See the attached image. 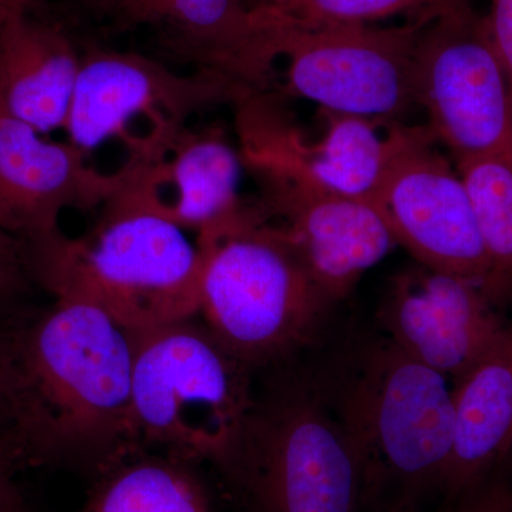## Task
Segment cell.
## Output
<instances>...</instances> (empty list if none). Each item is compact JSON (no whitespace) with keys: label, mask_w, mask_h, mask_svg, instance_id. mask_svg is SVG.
I'll return each instance as SVG.
<instances>
[{"label":"cell","mask_w":512,"mask_h":512,"mask_svg":"<svg viewBox=\"0 0 512 512\" xmlns=\"http://www.w3.org/2000/svg\"><path fill=\"white\" fill-rule=\"evenodd\" d=\"M0 436L10 437L8 366H6L5 335L2 329H0Z\"/></svg>","instance_id":"484cf974"},{"label":"cell","mask_w":512,"mask_h":512,"mask_svg":"<svg viewBox=\"0 0 512 512\" xmlns=\"http://www.w3.org/2000/svg\"><path fill=\"white\" fill-rule=\"evenodd\" d=\"M248 5L251 6L252 9L256 8H268V6L275 5L279 0H247Z\"/></svg>","instance_id":"83f0119b"},{"label":"cell","mask_w":512,"mask_h":512,"mask_svg":"<svg viewBox=\"0 0 512 512\" xmlns=\"http://www.w3.org/2000/svg\"><path fill=\"white\" fill-rule=\"evenodd\" d=\"M195 318L130 333L133 453L217 466L247 416V365Z\"/></svg>","instance_id":"8992f818"},{"label":"cell","mask_w":512,"mask_h":512,"mask_svg":"<svg viewBox=\"0 0 512 512\" xmlns=\"http://www.w3.org/2000/svg\"><path fill=\"white\" fill-rule=\"evenodd\" d=\"M0 512H30L28 501L13 480V474H0Z\"/></svg>","instance_id":"d4e9b609"},{"label":"cell","mask_w":512,"mask_h":512,"mask_svg":"<svg viewBox=\"0 0 512 512\" xmlns=\"http://www.w3.org/2000/svg\"><path fill=\"white\" fill-rule=\"evenodd\" d=\"M242 167L241 153L220 130L185 128L161 160L147 163V173L171 220L200 235L244 208L238 195Z\"/></svg>","instance_id":"ac0fdd59"},{"label":"cell","mask_w":512,"mask_h":512,"mask_svg":"<svg viewBox=\"0 0 512 512\" xmlns=\"http://www.w3.org/2000/svg\"><path fill=\"white\" fill-rule=\"evenodd\" d=\"M497 305L478 282L420 265L390 282L379 322L403 353L457 383L507 329Z\"/></svg>","instance_id":"4fadbf2b"},{"label":"cell","mask_w":512,"mask_h":512,"mask_svg":"<svg viewBox=\"0 0 512 512\" xmlns=\"http://www.w3.org/2000/svg\"><path fill=\"white\" fill-rule=\"evenodd\" d=\"M389 136L390 160L373 205L397 245L421 266L476 281L494 298L490 258L460 173L426 126L396 124Z\"/></svg>","instance_id":"9c48e42d"},{"label":"cell","mask_w":512,"mask_h":512,"mask_svg":"<svg viewBox=\"0 0 512 512\" xmlns=\"http://www.w3.org/2000/svg\"><path fill=\"white\" fill-rule=\"evenodd\" d=\"M272 376L215 466L239 510L359 512V454L318 376Z\"/></svg>","instance_id":"277c9868"},{"label":"cell","mask_w":512,"mask_h":512,"mask_svg":"<svg viewBox=\"0 0 512 512\" xmlns=\"http://www.w3.org/2000/svg\"><path fill=\"white\" fill-rule=\"evenodd\" d=\"M261 190L259 210L288 235L332 305L352 292L397 242L370 202L346 197L275 165L242 161Z\"/></svg>","instance_id":"8fae6325"},{"label":"cell","mask_w":512,"mask_h":512,"mask_svg":"<svg viewBox=\"0 0 512 512\" xmlns=\"http://www.w3.org/2000/svg\"><path fill=\"white\" fill-rule=\"evenodd\" d=\"M443 512H512V487L501 478L491 477Z\"/></svg>","instance_id":"603a6c76"},{"label":"cell","mask_w":512,"mask_h":512,"mask_svg":"<svg viewBox=\"0 0 512 512\" xmlns=\"http://www.w3.org/2000/svg\"><path fill=\"white\" fill-rule=\"evenodd\" d=\"M126 175V164L101 173L69 141L49 140L0 107V228L26 249L60 237L64 211L100 210Z\"/></svg>","instance_id":"5bb4252c"},{"label":"cell","mask_w":512,"mask_h":512,"mask_svg":"<svg viewBox=\"0 0 512 512\" xmlns=\"http://www.w3.org/2000/svg\"><path fill=\"white\" fill-rule=\"evenodd\" d=\"M437 18L423 13L389 28L369 23L281 30V57L288 60L286 90L328 113L397 120L417 106V47L424 29Z\"/></svg>","instance_id":"ba28073f"},{"label":"cell","mask_w":512,"mask_h":512,"mask_svg":"<svg viewBox=\"0 0 512 512\" xmlns=\"http://www.w3.org/2000/svg\"><path fill=\"white\" fill-rule=\"evenodd\" d=\"M119 191L82 237L28 248L37 286L99 308L128 332L200 315L201 255L171 220L147 173L128 158Z\"/></svg>","instance_id":"7a4b0ae2"},{"label":"cell","mask_w":512,"mask_h":512,"mask_svg":"<svg viewBox=\"0 0 512 512\" xmlns=\"http://www.w3.org/2000/svg\"><path fill=\"white\" fill-rule=\"evenodd\" d=\"M493 271L495 301L512 289V156L457 161Z\"/></svg>","instance_id":"ffe728a7"},{"label":"cell","mask_w":512,"mask_h":512,"mask_svg":"<svg viewBox=\"0 0 512 512\" xmlns=\"http://www.w3.org/2000/svg\"><path fill=\"white\" fill-rule=\"evenodd\" d=\"M84 2V5H86V8L90 10V12H92V10L94 9V6L97 5V3H99V0H83Z\"/></svg>","instance_id":"f1b7e54d"},{"label":"cell","mask_w":512,"mask_h":512,"mask_svg":"<svg viewBox=\"0 0 512 512\" xmlns=\"http://www.w3.org/2000/svg\"><path fill=\"white\" fill-rule=\"evenodd\" d=\"M200 315L252 372L284 365L315 338L332 303L288 235L258 205L197 235Z\"/></svg>","instance_id":"5b68a950"},{"label":"cell","mask_w":512,"mask_h":512,"mask_svg":"<svg viewBox=\"0 0 512 512\" xmlns=\"http://www.w3.org/2000/svg\"><path fill=\"white\" fill-rule=\"evenodd\" d=\"M20 468H23V461L15 441L0 436V474H15Z\"/></svg>","instance_id":"4316f807"},{"label":"cell","mask_w":512,"mask_h":512,"mask_svg":"<svg viewBox=\"0 0 512 512\" xmlns=\"http://www.w3.org/2000/svg\"><path fill=\"white\" fill-rule=\"evenodd\" d=\"M82 46L45 0H0V107L43 134L66 128Z\"/></svg>","instance_id":"2e32d148"},{"label":"cell","mask_w":512,"mask_h":512,"mask_svg":"<svg viewBox=\"0 0 512 512\" xmlns=\"http://www.w3.org/2000/svg\"><path fill=\"white\" fill-rule=\"evenodd\" d=\"M191 464L136 451L96 476L76 512H212Z\"/></svg>","instance_id":"d6986e66"},{"label":"cell","mask_w":512,"mask_h":512,"mask_svg":"<svg viewBox=\"0 0 512 512\" xmlns=\"http://www.w3.org/2000/svg\"><path fill=\"white\" fill-rule=\"evenodd\" d=\"M111 30L146 28L165 52L245 92H265L281 57V32L247 0H100Z\"/></svg>","instance_id":"7c38bea8"},{"label":"cell","mask_w":512,"mask_h":512,"mask_svg":"<svg viewBox=\"0 0 512 512\" xmlns=\"http://www.w3.org/2000/svg\"><path fill=\"white\" fill-rule=\"evenodd\" d=\"M485 22L495 53L503 66L512 104V0H491L490 15Z\"/></svg>","instance_id":"cb8c5ba5"},{"label":"cell","mask_w":512,"mask_h":512,"mask_svg":"<svg viewBox=\"0 0 512 512\" xmlns=\"http://www.w3.org/2000/svg\"><path fill=\"white\" fill-rule=\"evenodd\" d=\"M25 245L0 228V322L19 318L22 303L35 288Z\"/></svg>","instance_id":"7402d4cb"},{"label":"cell","mask_w":512,"mask_h":512,"mask_svg":"<svg viewBox=\"0 0 512 512\" xmlns=\"http://www.w3.org/2000/svg\"><path fill=\"white\" fill-rule=\"evenodd\" d=\"M417 106L434 140L456 161L512 156V104L485 18L474 9L441 16L417 47Z\"/></svg>","instance_id":"30bf717a"},{"label":"cell","mask_w":512,"mask_h":512,"mask_svg":"<svg viewBox=\"0 0 512 512\" xmlns=\"http://www.w3.org/2000/svg\"><path fill=\"white\" fill-rule=\"evenodd\" d=\"M363 471V505L420 511L440 493L456 439L453 387L386 336L316 372Z\"/></svg>","instance_id":"3957f363"},{"label":"cell","mask_w":512,"mask_h":512,"mask_svg":"<svg viewBox=\"0 0 512 512\" xmlns=\"http://www.w3.org/2000/svg\"><path fill=\"white\" fill-rule=\"evenodd\" d=\"M386 512H420V511H414V510H389Z\"/></svg>","instance_id":"f546056e"},{"label":"cell","mask_w":512,"mask_h":512,"mask_svg":"<svg viewBox=\"0 0 512 512\" xmlns=\"http://www.w3.org/2000/svg\"><path fill=\"white\" fill-rule=\"evenodd\" d=\"M265 13L279 30L309 32L342 25H369L375 20L407 13L454 15L471 8L468 0H279Z\"/></svg>","instance_id":"44dd1931"},{"label":"cell","mask_w":512,"mask_h":512,"mask_svg":"<svg viewBox=\"0 0 512 512\" xmlns=\"http://www.w3.org/2000/svg\"><path fill=\"white\" fill-rule=\"evenodd\" d=\"M456 439L440 494L446 508L493 477L512 453V320L490 352L454 383Z\"/></svg>","instance_id":"e0dca14e"},{"label":"cell","mask_w":512,"mask_h":512,"mask_svg":"<svg viewBox=\"0 0 512 512\" xmlns=\"http://www.w3.org/2000/svg\"><path fill=\"white\" fill-rule=\"evenodd\" d=\"M10 437L25 467L96 477L133 453L130 333L99 308L55 298L2 325Z\"/></svg>","instance_id":"6da1fadb"},{"label":"cell","mask_w":512,"mask_h":512,"mask_svg":"<svg viewBox=\"0 0 512 512\" xmlns=\"http://www.w3.org/2000/svg\"><path fill=\"white\" fill-rule=\"evenodd\" d=\"M242 161L275 165L346 197L373 204L392 151L375 120L328 113L322 140L309 143L264 92L235 103Z\"/></svg>","instance_id":"9a60e30c"},{"label":"cell","mask_w":512,"mask_h":512,"mask_svg":"<svg viewBox=\"0 0 512 512\" xmlns=\"http://www.w3.org/2000/svg\"><path fill=\"white\" fill-rule=\"evenodd\" d=\"M247 94L217 74H181L153 57L87 43L64 131L86 156L120 140L130 158L154 163L195 113Z\"/></svg>","instance_id":"52a82bcc"}]
</instances>
